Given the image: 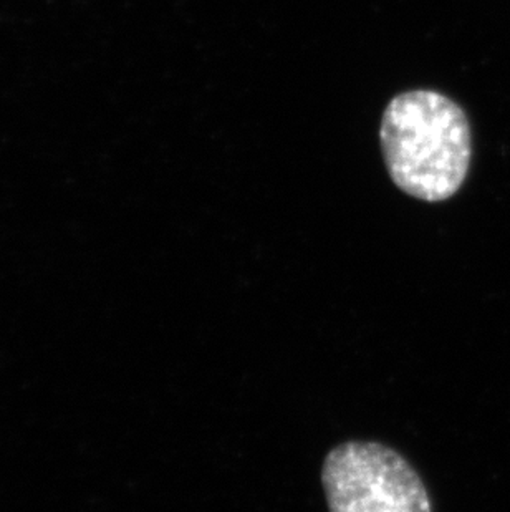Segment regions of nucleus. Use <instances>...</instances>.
<instances>
[{"label": "nucleus", "mask_w": 510, "mask_h": 512, "mask_svg": "<svg viewBox=\"0 0 510 512\" xmlns=\"http://www.w3.org/2000/svg\"><path fill=\"white\" fill-rule=\"evenodd\" d=\"M381 148L398 188L429 203L458 193L471 166V125L458 103L433 90L401 93L386 107Z\"/></svg>", "instance_id": "obj_1"}, {"label": "nucleus", "mask_w": 510, "mask_h": 512, "mask_svg": "<svg viewBox=\"0 0 510 512\" xmlns=\"http://www.w3.org/2000/svg\"><path fill=\"white\" fill-rule=\"evenodd\" d=\"M330 512H433L423 479L398 451L348 441L323 461Z\"/></svg>", "instance_id": "obj_2"}]
</instances>
